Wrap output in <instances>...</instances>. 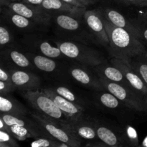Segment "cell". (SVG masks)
<instances>
[{
    "instance_id": "41",
    "label": "cell",
    "mask_w": 147,
    "mask_h": 147,
    "mask_svg": "<svg viewBox=\"0 0 147 147\" xmlns=\"http://www.w3.org/2000/svg\"><path fill=\"white\" fill-rule=\"evenodd\" d=\"M0 147H11L9 145L5 143H3V142H0Z\"/></svg>"
},
{
    "instance_id": "37",
    "label": "cell",
    "mask_w": 147,
    "mask_h": 147,
    "mask_svg": "<svg viewBox=\"0 0 147 147\" xmlns=\"http://www.w3.org/2000/svg\"><path fill=\"white\" fill-rule=\"evenodd\" d=\"M138 6L141 7H147V0H138Z\"/></svg>"
},
{
    "instance_id": "43",
    "label": "cell",
    "mask_w": 147,
    "mask_h": 147,
    "mask_svg": "<svg viewBox=\"0 0 147 147\" xmlns=\"http://www.w3.org/2000/svg\"><path fill=\"white\" fill-rule=\"evenodd\" d=\"M142 19H143V20H146V21H147V11L146 13H145L144 15L142 17Z\"/></svg>"
},
{
    "instance_id": "28",
    "label": "cell",
    "mask_w": 147,
    "mask_h": 147,
    "mask_svg": "<svg viewBox=\"0 0 147 147\" xmlns=\"http://www.w3.org/2000/svg\"><path fill=\"white\" fill-rule=\"evenodd\" d=\"M34 139L30 144V147H56L60 142L50 136H40Z\"/></svg>"
},
{
    "instance_id": "15",
    "label": "cell",
    "mask_w": 147,
    "mask_h": 147,
    "mask_svg": "<svg viewBox=\"0 0 147 147\" xmlns=\"http://www.w3.org/2000/svg\"><path fill=\"white\" fill-rule=\"evenodd\" d=\"M9 70L13 84L22 93L41 89V78L34 72L11 68Z\"/></svg>"
},
{
    "instance_id": "30",
    "label": "cell",
    "mask_w": 147,
    "mask_h": 147,
    "mask_svg": "<svg viewBox=\"0 0 147 147\" xmlns=\"http://www.w3.org/2000/svg\"><path fill=\"white\" fill-rule=\"evenodd\" d=\"M17 88L15 87L13 83H7L0 80V95L11 94L12 92L17 90Z\"/></svg>"
},
{
    "instance_id": "19",
    "label": "cell",
    "mask_w": 147,
    "mask_h": 147,
    "mask_svg": "<svg viewBox=\"0 0 147 147\" xmlns=\"http://www.w3.org/2000/svg\"><path fill=\"white\" fill-rule=\"evenodd\" d=\"M40 7L52 17L59 14H71L83 16L86 10V8L76 7L62 0H44Z\"/></svg>"
},
{
    "instance_id": "17",
    "label": "cell",
    "mask_w": 147,
    "mask_h": 147,
    "mask_svg": "<svg viewBox=\"0 0 147 147\" xmlns=\"http://www.w3.org/2000/svg\"><path fill=\"white\" fill-rule=\"evenodd\" d=\"M67 130L81 142L83 141H88V142H99L94 121L86 117L70 121L67 126Z\"/></svg>"
},
{
    "instance_id": "10",
    "label": "cell",
    "mask_w": 147,
    "mask_h": 147,
    "mask_svg": "<svg viewBox=\"0 0 147 147\" xmlns=\"http://www.w3.org/2000/svg\"><path fill=\"white\" fill-rule=\"evenodd\" d=\"M1 22L7 24L10 28L25 33V34L37 33L46 29V27L40 25L20 14L13 12L8 7L5 9L1 7Z\"/></svg>"
},
{
    "instance_id": "1",
    "label": "cell",
    "mask_w": 147,
    "mask_h": 147,
    "mask_svg": "<svg viewBox=\"0 0 147 147\" xmlns=\"http://www.w3.org/2000/svg\"><path fill=\"white\" fill-rule=\"evenodd\" d=\"M103 23L109 39V51L113 57L129 62L143 54L146 46L141 40L126 30L115 26L104 16Z\"/></svg>"
},
{
    "instance_id": "6",
    "label": "cell",
    "mask_w": 147,
    "mask_h": 147,
    "mask_svg": "<svg viewBox=\"0 0 147 147\" xmlns=\"http://www.w3.org/2000/svg\"><path fill=\"white\" fill-rule=\"evenodd\" d=\"M53 40H48L42 37L38 32L27 34L22 40L23 49L36 54L46 56L56 60H65L67 58L61 52L58 46L52 43Z\"/></svg>"
},
{
    "instance_id": "16",
    "label": "cell",
    "mask_w": 147,
    "mask_h": 147,
    "mask_svg": "<svg viewBox=\"0 0 147 147\" xmlns=\"http://www.w3.org/2000/svg\"><path fill=\"white\" fill-rule=\"evenodd\" d=\"M42 90L54 100L60 110L70 119V121L86 118L85 111L86 109L81 107L73 102L69 101L68 100L55 93L50 87L44 88H42Z\"/></svg>"
},
{
    "instance_id": "3",
    "label": "cell",
    "mask_w": 147,
    "mask_h": 147,
    "mask_svg": "<svg viewBox=\"0 0 147 147\" xmlns=\"http://www.w3.org/2000/svg\"><path fill=\"white\" fill-rule=\"evenodd\" d=\"M62 53L69 59L90 67L106 63L104 57L98 50L83 42L67 40H53Z\"/></svg>"
},
{
    "instance_id": "8",
    "label": "cell",
    "mask_w": 147,
    "mask_h": 147,
    "mask_svg": "<svg viewBox=\"0 0 147 147\" xmlns=\"http://www.w3.org/2000/svg\"><path fill=\"white\" fill-rule=\"evenodd\" d=\"M86 26L95 43L109 50V39L103 23V15L99 10H87L83 14Z\"/></svg>"
},
{
    "instance_id": "12",
    "label": "cell",
    "mask_w": 147,
    "mask_h": 147,
    "mask_svg": "<svg viewBox=\"0 0 147 147\" xmlns=\"http://www.w3.org/2000/svg\"><path fill=\"white\" fill-rule=\"evenodd\" d=\"M1 63L11 69L34 72L37 70L34 65L26 55L24 50L16 47L1 50Z\"/></svg>"
},
{
    "instance_id": "33",
    "label": "cell",
    "mask_w": 147,
    "mask_h": 147,
    "mask_svg": "<svg viewBox=\"0 0 147 147\" xmlns=\"http://www.w3.org/2000/svg\"><path fill=\"white\" fill-rule=\"evenodd\" d=\"M44 0H23V2H25L27 4H31L33 6H37V7H41V4H42Z\"/></svg>"
},
{
    "instance_id": "13",
    "label": "cell",
    "mask_w": 147,
    "mask_h": 147,
    "mask_svg": "<svg viewBox=\"0 0 147 147\" xmlns=\"http://www.w3.org/2000/svg\"><path fill=\"white\" fill-rule=\"evenodd\" d=\"M24 50L26 55L39 71L52 77H60L67 75V68L65 69L64 67H65L58 60Z\"/></svg>"
},
{
    "instance_id": "27",
    "label": "cell",
    "mask_w": 147,
    "mask_h": 147,
    "mask_svg": "<svg viewBox=\"0 0 147 147\" xmlns=\"http://www.w3.org/2000/svg\"><path fill=\"white\" fill-rule=\"evenodd\" d=\"M123 139L127 147H135L139 146V137L136 131L131 126H126L122 131Z\"/></svg>"
},
{
    "instance_id": "44",
    "label": "cell",
    "mask_w": 147,
    "mask_h": 147,
    "mask_svg": "<svg viewBox=\"0 0 147 147\" xmlns=\"http://www.w3.org/2000/svg\"><path fill=\"white\" fill-rule=\"evenodd\" d=\"M135 147H143V146H141V145H139V146H135Z\"/></svg>"
},
{
    "instance_id": "21",
    "label": "cell",
    "mask_w": 147,
    "mask_h": 147,
    "mask_svg": "<svg viewBox=\"0 0 147 147\" xmlns=\"http://www.w3.org/2000/svg\"><path fill=\"white\" fill-rule=\"evenodd\" d=\"M91 68L93 72L100 78L106 79L109 81L130 87L121 70L116 66L113 65L111 63V65H109L107 64V63H105Z\"/></svg>"
},
{
    "instance_id": "4",
    "label": "cell",
    "mask_w": 147,
    "mask_h": 147,
    "mask_svg": "<svg viewBox=\"0 0 147 147\" xmlns=\"http://www.w3.org/2000/svg\"><path fill=\"white\" fill-rule=\"evenodd\" d=\"M22 95L35 111L62 123L67 129V126L70 122V119L42 89L22 92Z\"/></svg>"
},
{
    "instance_id": "32",
    "label": "cell",
    "mask_w": 147,
    "mask_h": 147,
    "mask_svg": "<svg viewBox=\"0 0 147 147\" xmlns=\"http://www.w3.org/2000/svg\"><path fill=\"white\" fill-rule=\"evenodd\" d=\"M83 147H126V146H110V145L106 144L101 142H88Z\"/></svg>"
},
{
    "instance_id": "5",
    "label": "cell",
    "mask_w": 147,
    "mask_h": 147,
    "mask_svg": "<svg viewBox=\"0 0 147 147\" xmlns=\"http://www.w3.org/2000/svg\"><path fill=\"white\" fill-rule=\"evenodd\" d=\"M99 78L106 90L116 96L127 109L138 112H147L146 102L131 88L106 79Z\"/></svg>"
},
{
    "instance_id": "14",
    "label": "cell",
    "mask_w": 147,
    "mask_h": 147,
    "mask_svg": "<svg viewBox=\"0 0 147 147\" xmlns=\"http://www.w3.org/2000/svg\"><path fill=\"white\" fill-rule=\"evenodd\" d=\"M110 63L121 70L130 87L144 99L147 104V86L139 75L132 68L129 62L113 57L111 60Z\"/></svg>"
},
{
    "instance_id": "29",
    "label": "cell",
    "mask_w": 147,
    "mask_h": 147,
    "mask_svg": "<svg viewBox=\"0 0 147 147\" xmlns=\"http://www.w3.org/2000/svg\"><path fill=\"white\" fill-rule=\"evenodd\" d=\"M0 142H3L11 147H20L17 139L11 134L0 130Z\"/></svg>"
},
{
    "instance_id": "7",
    "label": "cell",
    "mask_w": 147,
    "mask_h": 147,
    "mask_svg": "<svg viewBox=\"0 0 147 147\" xmlns=\"http://www.w3.org/2000/svg\"><path fill=\"white\" fill-rule=\"evenodd\" d=\"M30 116L40 124L45 131L53 139L60 142L67 144L73 147H83L82 142L62 123L47 118L38 112H30Z\"/></svg>"
},
{
    "instance_id": "42",
    "label": "cell",
    "mask_w": 147,
    "mask_h": 147,
    "mask_svg": "<svg viewBox=\"0 0 147 147\" xmlns=\"http://www.w3.org/2000/svg\"><path fill=\"white\" fill-rule=\"evenodd\" d=\"M5 1V4H7V5H8V4L9 2H13V1H16L17 0H1V1Z\"/></svg>"
},
{
    "instance_id": "9",
    "label": "cell",
    "mask_w": 147,
    "mask_h": 147,
    "mask_svg": "<svg viewBox=\"0 0 147 147\" xmlns=\"http://www.w3.org/2000/svg\"><path fill=\"white\" fill-rule=\"evenodd\" d=\"M87 67L83 65L70 66L67 68V75L73 79V81L80 86L95 91L106 90L98 76L96 73H93V70H92L91 71Z\"/></svg>"
},
{
    "instance_id": "31",
    "label": "cell",
    "mask_w": 147,
    "mask_h": 147,
    "mask_svg": "<svg viewBox=\"0 0 147 147\" xmlns=\"http://www.w3.org/2000/svg\"><path fill=\"white\" fill-rule=\"evenodd\" d=\"M136 25L139 27L140 31L142 42L146 45H147V21L142 19V22Z\"/></svg>"
},
{
    "instance_id": "26",
    "label": "cell",
    "mask_w": 147,
    "mask_h": 147,
    "mask_svg": "<svg viewBox=\"0 0 147 147\" xmlns=\"http://www.w3.org/2000/svg\"><path fill=\"white\" fill-rule=\"evenodd\" d=\"M132 68L139 75L147 86V62L139 56L129 62Z\"/></svg>"
},
{
    "instance_id": "2",
    "label": "cell",
    "mask_w": 147,
    "mask_h": 147,
    "mask_svg": "<svg viewBox=\"0 0 147 147\" xmlns=\"http://www.w3.org/2000/svg\"><path fill=\"white\" fill-rule=\"evenodd\" d=\"M55 30L61 40L76 41L88 45L94 42L86 26L83 16L71 14H59L53 16Z\"/></svg>"
},
{
    "instance_id": "18",
    "label": "cell",
    "mask_w": 147,
    "mask_h": 147,
    "mask_svg": "<svg viewBox=\"0 0 147 147\" xmlns=\"http://www.w3.org/2000/svg\"><path fill=\"white\" fill-rule=\"evenodd\" d=\"M99 141L110 146H126L122 131H118L109 125L98 120H93Z\"/></svg>"
},
{
    "instance_id": "36",
    "label": "cell",
    "mask_w": 147,
    "mask_h": 147,
    "mask_svg": "<svg viewBox=\"0 0 147 147\" xmlns=\"http://www.w3.org/2000/svg\"><path fill=\"white\" fill-rule=\"evenodd\" d=\"M77 1H79L80 3H81L82 4H83V5L86 6V7H87L88 5L94 2L93 0H77Z\"/></svg>"
},
{
    "instance_id": "34",
    "label": "cell",
    "mask_w": 147,
    "mask_h": 147,
    "mask_svg": "<svg viewBox=\"0 0 147 147\" xmlns=\"http://www.w3.org/2000/svg\"><path fill=\"white\" fill-rule=\"evenodd\" d=\"M62 1H65V2L67 3V4H71V5L76 6V7L86 8V6H84L83 4H82L81 3H80L79 1H78L77 0H62Z\"/></svg>"
},
{
    "instance_id": "35",
    "label": "cell",
    "mask_w": 147,
    "mask_h": 147,
    "mask_svg": "<svg viewBox=\"0 0 147 147\" xmlns=\"http://www.w3.org/2000/svg\"><path fill=\"white\" fill-rule=\"evenodd\" d=\"M117 1L123 4H126V5H135L138 6V0H116Z\"/></svg>"
},
{
    "instance_id": "40",
    "label": "cell",
    "mask_w": 147,
    "mask_h": 147,
    "mask_svg": "<svg viewBox=\"0 0 147 147\" xmlns=\"http://www.w3.org/2000/svg\"><path fill=\"white\" fill-rule=\"evenodd\" d=\"M141 146H142L143 147H147V136L145 137V139H144L143 142L141 144Z\"/></svg>"
},
{
    "instance_id": "24",
    "label": "cell",
    "mask_w": 147,
    "mask_h": 147,
    "mask_svg": "<svg viewBox=\"0 0 147 147\" xmlns=\"http://www.w3.org/2000/svg\"><path fill=\"white\" fill-rule=\"evenodd\" d=\"M50 88L52 90H54L55 93L68 100L69 101L73 102V103H76V104L78 105L81 107L85 108V109H86L88 106V102L87 101V100H86L84 98L78 94L75 90H73L67 86L60 85V86H52Z\"/></svg>"
},
{
    "instance_id": "25",
    "label": "cell",
    "mask_w": 147,
    "mask_h": 147,
    "mask_svg": "<svg viewBox=\"0 0 147 147\" xmlns=\"http://www.w3.org/2000/svg\"><path fill=\"white\" fill-rule=\"evenodd\" d=\"M14 36L7 24L1 22L0 26V46L1 50L14 46Z\"/></svg>"
},
{
    "instance_id": "11",
    "label": "cell",
    "mask_w": 147,
    "mask_h": 147,
    "mask_svg": "<svg viewBox=\"0 0 147 147\" xmlns=\"http://www.w3.org/2000/svg\"><path fill=\"white\" fill-rule=\"evenodd\" d=\"M7 6L13 12L20 14L46 28L51 24L52 16L40 7L17 1L9 2Z\"/></svg>"
},
{
    "instance_id": "23",
    "label": "cell",
    "mask_w": 147,
    "mask_h": 147,
    "mask_svg": "<svg viewBox=\"0 0 147 147\" xmlns=\"http://www.w3.org/2000/svg\"><path fill=\"white\" fill-rule=\"evenodd\" d=\"M95 98L96 103L103 109L109 111H120L126 107L117 98L108 90L96 91Z\"/></svg>"
},
{
    "instance_id": "39",
    "label": "cell",
    "mask_w": 147,
    "mask_h": 147,
    "mask_svg": "<svg viewBox=\"0 0 147 147\" xmlns=\"http://www.w3.org/2000/svg\"><path fill=\"white\" fill-rule=\"evenodd\" d=\"M56 147H73V146H70V145L67 144L63 143V142H60V144H59Z\"/></svg>"
},
{
    "instance_id": "20",
    "label": "cell",
    "mask_w": 147,
    "mask_h": 147,
    "mask_svg": "<svg viewBox=\"0 0 147 147\" xmlns=\"http://www.w3.org/2000/svg\"><path fill=\"white\" fill-rule=\"evenodd\" d=\"M103 14L108 20H109L115 26L126 30L142 42L140 31L137 25L133 24L131 22L128 20L120 12L113 9L106 8L104 11V14L103 13Z\"/></svg>"
},
{
    "instance_id": "22",
    "label": "cell",
    "mask_w": 147,
    "mask_h": 147,
    "mask_svg": "<svg viewBox=\"0 0 147 147\" xmlns=\"http://www.w3.org/2000/svg\"><path fill=\"white\" fill-rule=\"evenodd\" d=\"M0 112L1 114L30 116V111L11 94L0 95Z\"/></svg>"
},
{
    "instance_id": "38",
    "label": "cell",
    "mask_w": 147,
    "mask_h": 147,
    "mask_svg": "<svg viewBox=\"0 0 147 147\" xmlns=\"http://www.w3.org/2000/svg\"><path fill=\"white\" fill-rule=\"evenodd\" d=\"M140 57H142V58H143L145 61L147 62V47H146V50H145V51L144 52L143 54H142V55H140Z\"/></svg>"
}]
</instances>
